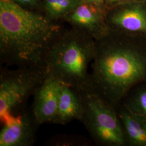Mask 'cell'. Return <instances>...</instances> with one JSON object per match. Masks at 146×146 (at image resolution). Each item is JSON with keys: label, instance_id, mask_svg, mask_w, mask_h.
I'll return each mask as SVG.
<instances>
[{"label": "cell", "instance_id": "8", "mask_svg": "<svg viewBox=\"0 0 146 146\" xmlns=\"http://www.w3.org/2000/svg\"><path fill=\"white\" fill-rule=\"evenodd\" d=\"M84 106L80 90L61 82L55 124L64 125L73 120L82 122Z\"/></svg>", "mask_w": 146, "mask_h": 146}, {"label": "cell", "instance_id": "9", "mask_svg": "<svg viewBox=\"0 0 146 146\" xmlns=\"http://www.w3.org/2000/svg\"><path fill=\"white\" fill-rule=\"evenodd\" d=\"M116 109L123 126L127 146H146V117L120 103Z\"/></svg>", "mask_w": 146, "mask_h": 146}, {"label": "cell", "instance_id": "15", "mask_svg": "<svg viewBox=\"0 0 146 146\" xmlns=\"http://www.w3.org/2000/svg\"><path fill=\"white\" fill-rule=\"evenodd\" d=\"M90 3L95 5H101L103 3L104 0H88Z\"/></svg>", "mask_w": 146, "mask_h": 146}, {"label": "cell", "instance_id": "11", "mask_svg": "<svg viewBox=\"0 0 146 146\" xmlns=\"http://www.w3.org/2000/svg\"><path fill=\"white\" fill-rule=\"evenodd\" d=\"M111 23L116 29L130 34L146 35V11L135 7L120 11L111 19Z\"/></svg>", "mask_w": 146, "mask_h": 146}, {"label": "cell", "instance_id": "1", "mask_svg": "<svg viewBox=\"0 0 146 146\" xmlns=\"http://www.w3.org/2000/svg\"><path fill=\"white\" fill-rule=\"evenodd\" d=\"M60 33L43 16L10 1L0 2L1 62L17 67L44 66L49 48Z\"/></svg>", "mask_w": 146, "mask_h": 146}, {"label": "cell", "instance_id": "7", "mask_svg": "<svg viewBox=\"0 0 146 146\" xmlns=\"http://www.w3.org/2000/svg\"><path fill=\"white\" fill-rule=\"evenodd\" d=\"M60 85L58 80L48 74L35 90L31 111L38 125L54 123L57 114Z\"/></svg>", "mask_w": 146, "mask_h": 146}, {"label": "cell", "instance_id": "16", "mask_svg": "<svg viewBox=\"0 0 146 146\" xmlns=\"http://www.w3.org/2000/svg\"><path fill=\"white\" fill-rule=\"evenodd\" d=\"M112 1H115V0H112Z\"/></svg>", "mask_w": 146, "mask_h": 146}, {"label": "cell", "instance_id": "2", "mask_svg": "<svg viewBox=\"0 0 146 146\" xmlns=\"http://www.w3.org/2000/svg\"><path fill=\"white\" fill-rule=\"evenodd\" d=\"M90 66L87 89L116 107L146 82V46L114 40L95 44Z\"/></svg>", "mask_w": 146, "mask_h": 146}, {"label": "cell", "instance_id": "12", "mask_svg": "<svg viewBox=\"0 0 146 146\" xmlns=\"http://www.w3.org/2000/svg\"><path fill=\"white\" fill-rule=\"evenodd\" d=\"M121 103L131 111L146 117V82L135 87Z\"/></svg>", "mask_w": 146, "mask_h": 146}, {"label": "cell", "instance_id": "4", "mask_svg": "<svg viewBox=\"0 0 146 146\" xmlns=\"http://www.w3.org/2000/svg\"><path fill=\"white\" fill-rule=\"evenodd\" d=\"M48 75L44 66L2 68L0 73V120L3 125L26 108L33 95Z\"/></svg>", "mask_w": 146, "mask_h": 146}, {"label": "cell", "instance_id": "13", "mask_svg": "<svg viewBox=\"0 0 146 146\" xmlns=\"http://www.w3.org/2000/svg\"><path fill=\"white\" fill-rule=\"evenodd\" d=\"M82 3V0H46V8L51 17L58 18L74 11Z\"/></svg>", "mask_w": 146, "mask_h": 146}, {"label": "cell", "instance_id": "5", "mask_svg": "<svg viewBox=\"0 0 146 146\" xmlns=\"http://www.w3.org/2000/svg\"><path fill=\"white\" fill-rule=\"evenodd\" d=\"M80 92L84 110L82 122L93 141L100 146H127L123 126L115 106L91 89Z\"/></svg>", "mask_w": 146, "mask_h": 146}, {"label": "cell", "instance_id": "3", "mask_svg": "<svg viewBox=\"0 0 146 146\" xmlns=\"http://www.w3.org/2000/svg\"><path fill=\"white\" fill-rule=\"evenodd\" d=\"M91 37L76 29L60 33L44 56L43 64L48 74L79 90L87 88L89 66L95 49Z\"/></svg>", "mask_w": 146, "mask_h": 146}, {"label": "cell", "instance_id": "14", "mask_svg": "<svg viewBox=\"0 0 146 146\" xmlns=\"http://www.w3.org/2000/svg\"><path fill=\"white\" fill-rule=\"evenodd\" d=\"M2 1H9V0H2ZM14 1H16L19 3H23V4H26V5H34L36 4V0H12Z\"/></svg>", "mask_w": 146, "mask_h": 146}, {"label": "cell", "instance_id": "10", "mask_svg": "<svg viewBox=\"0 0 146 146\" xmlns=\"http://www.w3.org/2000/svg\"><path fill=\"white\" fill-rule=\"evenodd\" d=\"M75 29L100 39L106 36L107 30L102 23L101 17L92 5L82 3L73 11L69 17Z\"/></svg>", "mask_w": 146, "mask_h": 146}, {"label": "cell", "instance_id": "6", "mask_svg": "<svg viewBox=\"0 0 146 146\" xmlns=\"http://www.w3.org/2000/svg\"><path fill=\"white\" fill-rule=\"evenodd\" d=\"M38 126L31 110L26 107L3 125L0 131V146H32Z\"/></svg>", "mask_w": 146, "mask_h": 146}]
</instances>
